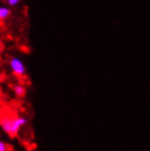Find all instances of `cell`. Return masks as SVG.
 <instances>
[{"label":"cell","mask_w":150,"mask_h":151,"mask_svg":"<svg viewBox=\"0 0 150 151\" xmlns=\"http://www.w3.org/2000/svg\"><path fill=\"white\" fill-rule=\"evenodd\" d=\"M10 68L15 76H23L25 73V66L23 61L17 57H13L10 60Z\"/></svg>","instance_id":"obj_2"},{"label":"cell","mask_w":150,"mask_h":151,"mask_svg":"<svg viewBox=\"0 0 150 151\" xmlns=\"http://www.w3.org/2000/svg\"><path fill=\"white\" fill-rule=\"evenodd\" d=\"M9 15H10V10H9L8 8H6V7L0 8V20L7 19Z\"/></svg>","instance_id":"obj_4"},{"label":"cell","mask_w":150,"mask_h":151,"mask_svg":"<svg viewBox=\"0 0 150 151\" xmlns=\"http://www.w3.org/2000/svg\"><path fill=\"white\" fill-rule=\"evenodd\" d=\"M20 0H8V4H10V6H15V4H19Z\"/></svg>","instance_id":"obj_6"},{"label":"cell","mask_w":150,"mask_h":151,"mask_svg":"<svg viewBox=\"0 0 150 151\" xmlns=\"http://www.w3.org/2000/svg\"><path fill=\"white\" fill-rule=\"evenodd\" d=\"M26 123V118L21 116H4L0 119V125L2 129L11 137L15 136Z\"/></svg>","instance_id":"obj_1"},{"label":"cell","mask_w":150,"mask_h":151,"mask_svg":"<svg viewBox=\"0 0 150 151\" xmlns=\"http://www.w3.org/2000/svg\"><path fill=\"white\" fill-rule=\"evenodd\" d=\"M1 50H2V43L0 42V53H1Z\"/></svg>","instance_id":"obj_7"},{"label":"cell","mask_w":150,"mask_h":151,"mask_svg":"<svg viewBox=\"0 0 150 151\" xmlns=\"http://www.w3.org/2000/svg\"><path fill=\"white\" fill-rule=\"evenodd\" d=\"M13 91H14V93L18 96H24L25 95V88L23 87V86H21V84H17V86H14L13 87Z\"/></svg>","instance_id":"obj_3"},{"label":"cell","mask_w":150,"mask_h":151,"mask_svg":"<svg viewBox=\"0 0 150 151\" xmlns=\"http://www.w3.org/2000/svg\"><path fill=\"white\" fill-rule=\"evenodd\" d=\"M0 151H7V145L0 140Z\"/></svg>","instance_id":"obj_5"}]
</instances>
